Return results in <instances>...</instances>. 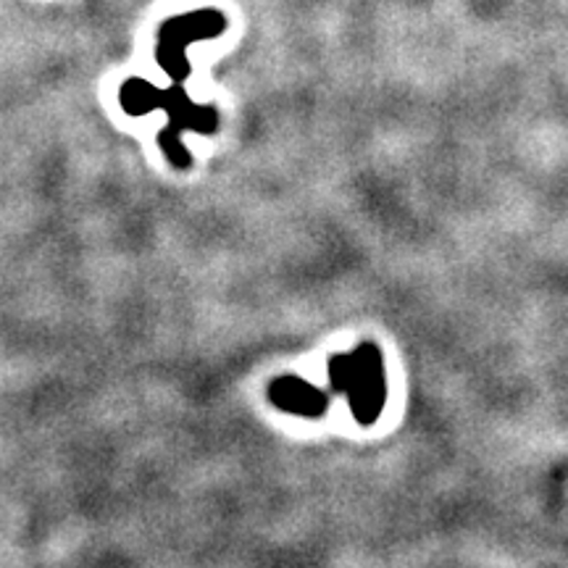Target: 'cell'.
Returning <instances> with one entry per match:
<instances>
[{
  "instance_id": "cell-1",
  "label": "cell",
  "mask_w": 568,
  "mask_h": 568,
  "mask_svg": "<svg viewBox=\"0 0 568 568\" xmlns=\"http://www.w3.org/2000/svg\"><path fill=\"white\" fill-rule=\"evenodd\" d=\"M119 103L129 116H145L150 111H166L169 124L158 135L164 156L169 158L177 169H187L192 164L190 150L182 145V132L192 129L200 135L217 132V111L208 106H196L182 85H171L169 90H156L145 80H127L119 90Z\"/></svg>"
},
{
  "instance_id": "cell-2",
  "label": "cell",
  "mask_w": 568,
  "mask_h": 568,
  "mask_svg": "<svg viewBox=\"0 0 568 568\" xmlns=\"http://www.w3.org/2000/svg\"><path fill=\"white\" fill-rule=\"evenodd\" d=\"M332 390L345 395L358 424H374L385 411L387 377L385 358L377 345L364 343L356 350L329 358Z\"/></svg>"
},
{
  "instance_id": "cell-3",
  "label": "cell",
  "mask_w": 568,
  "mask_h": 568,
  "mask_svg": "<svg viewBox=\"0 0 568 568\" xmlns=\"http://www.w3.org/2000/svg\"><path fill=\"white\" fill-rule=\"evenodd\" d=\"M269 398L284 413L303 416V419H318L327 411V392H322L301 377H280L269 387Z\"/></svg>"
}]
</instances>
